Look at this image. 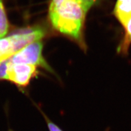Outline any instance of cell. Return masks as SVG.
<instances>
[{
  "label": "cell",
  "instance_id": "1",
  "mask_svg": "<svg viewBox=\"0 0 131 131\" xmlns=\"http://www.w3.org/2000/svg\"><path fill=\"white\" fill-rule=\"evenodd\" d=\"M86 14L78 0H64L55 9L49 11V16L55 30L86 49L84 26Z\"/></svg>",
  "mask_w": 131,
  "mask_h": 131
},
{
  "label": "cell",
  "instance_id": "2",
  "mask_svg": "<svg viewBox=\"0 0 131 131\" xmlns=\"http://www.w3.org/2000/svg\"><path fill=\"white\" fill-rule=\"evenodd\" d=\"M45 32L40 27L26 29L6 38L0 39V63L11 58L32 42L41 41Z\"/></svg>",
  "mask_w": 131,
  "mask_h": 131
},
{
  "label": "cell",
  "instance_id": "3",
  "mask_svg": "<svg viewBox=\"0 0 131 131\" xmlns=\"http://www.w3.org/2000/svg\"><path fill=\"white\" fill-rule=\"evenodd\" d=\"M43 45L41 41L32 42L9 59L12 64H27L40 66L49 71H52L42 56Z\"/></svg>",
  "mask_w": 131,
  "mask_h": 131
},
{
  "label": "cell",
  "instance_id": "4",
  "mask_svg": "<svg viewBox=\"0 0 131 131\" xmlns=\"http://www.w3.org/2000/svg\"><path fill=\"white\" fill-rule=\"evenodd\" d=\"M37 72V66L27 64H12L8 60L7 80L19 88H25Z\"/></svg>",
  "mask_w": 131,
  "mask_h": 131
},
{
  "label": "cell",
  "instance_id": "5",
  "mask_svg": "<svg viewBox=\"0 0 131 131\" xmlns=\"http://www.w3.org/2000/svg\"><path fill=\"white\" fill-rule=\"evenodd\" d=\"M114 13L123 25L131 17V0H117Z\"/></svg>",
  "mask_w": 131,
  "mask_h": 131
},
{
  "label": "cell",
  "instance_id": "6",
  "mask_svg": "<svg viewBox=\"0 0 131 131\" xmlns=\"http://www.w3.org/2000/svg\"><path fill=\"white\" fill-rule=\"evenodd\" d=\"M122 26L124 27L125 33L119 46L118 47V52L126 55L127 53L131 44V17Z\"/></svg>",
  "mask_w": 131,
  "mask_h": 131
},
{
  "label": "cell",
  "instance_id": "7",
  "mask_svg": "<svg viewBox=\"0 0 131 131\" xmlns=\"http://www.w3.org/2000/svg\"><path fill=\"white\" fill-rule=\"evenodd\" d=\"M9 30V23L5 11L3 0H0V39L7 34Z\"/></svg>",
  "mask_w": 131,
  "mask_h": 131
},
{
  "label": "cell",
  "instance_id": "8",
  "mask_svg": "<svg viewBox=\"0 0 131 131\" xmlns=\"http://www.w3.org/2000/svg\"><path fill=\"white\" fill-rule=\"evenodd\" d=\"M78 1L81 3L85 11L88 13L92 7L98 4L101 0H78Z\"/></svg>",
  "mask_w": 131,
  "mask_h": 131
},
{
  "label": "cell",
  "instance_id": "9",
  "mask_svg": "<svg viewBox=\"0 0 131 131\" xmlns=\"http://www.w3.org/2000/svg\"><path fill=\"white\" fill-rule=\"evenodd\" d=\"M8 60L0 63V80H7Z\"/></svg>",
  "mask_w": 131,
  "mask_h": 131
},
{
  "label": "cell",
  "instance_id": "10",
  "mask_svg": "<svg viewBox=\"0 0 131 131\" xmlns=\"http://www.w3.org/2000/svg\"><path fill=\"white\" fill-rule=\"evenodd\" d=\"M41 112L42 115H43L44 118H45V121L46 122L47 127H48L49 131H63L58 125H57L56 124L52 122V121L47 117L46 115L44 114L42 111H41Z\"/></svg>",
  "mask_w": 131,
  "mask_h": 131
},
{
  "label": "cell",
  "instance_id": "11",
  "mask_svg": "<svg viewBox=\"0 0 131 131\" xmlns=\"http://www.w3.org/2000/svg\"><path fill=\"white\" fill-rule=\"evenodd\" d=\"M64 0H51L50 3V5H49V11L55 9L57 8L63 1Z\"/></svg>",
  "mask_w": 131,
  "mask_h": 131
},
{
  "label": "cell",
  "instance_id": "12",
  "mask_svg": "<svg viewBox=\"0 0 131 131\" xmlns=\"http://www.w3.org/2000/svg\"></svg>",
  "mask_w": 131,
  "mask_h": 131
}]
</instances>
